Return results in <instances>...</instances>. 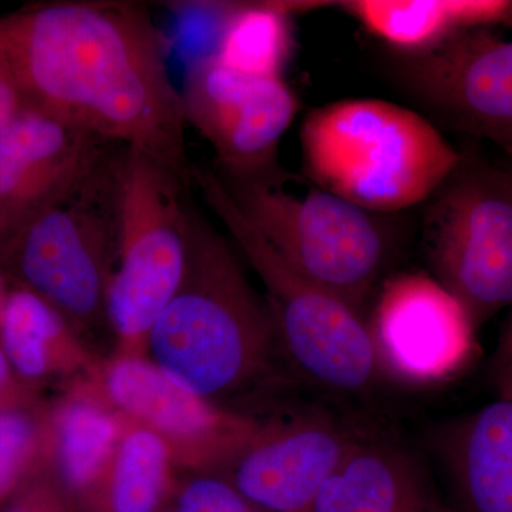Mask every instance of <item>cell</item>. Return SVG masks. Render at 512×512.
<instances>
[{
	"mask_svg": "<svg viewBox=\"0 0 512 512\" xmlns=\"http://www.w3.org/2000/svg\"><path fill=\"white\" fill-rule=\"evenodd\" d=\"M180 471L163 440L123 416L109 464L74 512H160L173 505Z\"/></svg>",
	"mask_w": 512,
	"mask_h": 512,
	"instance_id": "obj_20",
	"label": "cell"
},
{
	"mask_svg": "<svg viewBox=\"0 0 512 512\" xmlns=\"http://www.w3.org/2000/svg\"><path fill=\"white\" fill-rule=\"evenodd\" d=\"M25 110L18 80L0 42V134Z\"/></svg>",
	"mask_w": 512,
	"mask_h": 512,
	"instance_id": "obj_27",
	"label": "cell"
},
{
	"mask_svg": "<svg viewBox=\"0 0 512 512\" xmlns=\"http://www.w3.org/2000/svg\"><path fill=\"white\" fill-rule=\"evenodd\" d=\"M160 512H177V511H175V508L173 507V505H170V507L164 508V510L160 511Z\"/></svg>",
	"mask_w": 512,
	"mask_h": 512,
	"instance_id": "obj_31",
	"label": "cell"
},
{
	"mask_svg": "<svg viewBox=\"0 0 512 512\" xmlns=\"http://www.w3.org/2000/svg\"><path fill=\"white\" fill-rule=\"evenodd\" d=\"M147 356L201 399L242 414L292 380L264 295L192 205L183 281L151 328Z\"/></svg>",
	"mask_w": 512,
	"mask_h": 512,
	"instance_id": "obj_2",
	"label": "cell"
},
{
	"mask_svg": "<svg viewBox=\"0 0 512 512\" xmlns=\"http://www.w3.org/2000/svg\"><path fill=\"white\" fill-rule=\"evenodd\" d=\"M192 184L264 285L286 372L335 397H359L386 382L365 316L293 271L238 210L218 174L192 165Z\"/></svg>",
	"mask_w": 512,
	"mask_h": 512,
	"instance_id": "obj_4",
	"label": "cell"
},
{
	"mask_svg": "<svg viewBox=\"0 0 512 512\" xmlns=\"http://www.w3.org/2000/svg\"><path fill=\"white\" fill-rule=\"evenodd\" d=\"M301 147L313 185L376 214L430 200L461 160L429 120L379 99L312 110L302 123Z\"/></svg>",
	"mask_w": 512,
	"mask_h": 512,
	"instance_id": "obj_3",
	"label": "cell"
},
{
	"mask_svg": "<svg viewBox=\"0 0 512 512\" xmlns=\"http://www.w3.org/2000/svg\"><path fill=\"white\" fill-rule=\"evenodd\" d=\"M191 184L131 148L116 158L117 262L107 293L114 355L147 356L148 335L183 281Z\"/></svg>",
	"mask_w": 512,
	"mask_h": 512,
	"instance_id": "obj_6",
	"label": "cell"
},
{
	"mask_svg": "<svg viewBox=\"0 0 512 512\" xmlns=\"http://www.w3.org/2000/svg\"><path fill=\"white\" fill-rule=\"evenodd\" d=\"M218 177L241 214L293 271L366 318L397 254L379 214L316 185L293 194L278 165L249 177Z\"/></svg>",
	"mask_w": 512,
	"mask_h": 512,
	"instance_id": "obj_5",
	"label": "cell"
},
{
	"mask_svg": "<svg viewBox=\"0 0 512 512\" xmlns=\"http://www.w3.org/2000/svg\"><path fill=\"white\" fill-rule=\"evenodd\" d=\"M121 429L123 414L104 397L92 373L69 382L47 406L45 466L73 511L109 464Z\"/></svg>",
	"mask_w": 512,
	"mask_h": 512,
	"instance_id": "obj_17",
	"label": "cell"
},
{
	"mask_svg": "<svg viewBox=\"0 0 512 512\" xmlns=\"http://www.w3.org/2000/svg\"><path fill=\"white\" fill-rule=\"evenodd\" d=\"M495 28L458 33L420 57H399L394 76L414 99L467 136L512 154V39Z\"/></svg>",
	"mask_w": 512,
	"mask_h": 512,
	"instance_id": "obj_12",
	"label": "cell"
},
{
	"mask_svg": "<svg viewBox=\"0 0 512 512\" xmlns=\"http://www.w3.org/2000/svg\"><path fill=\"white\" fill-rule=\"evenodd\" d=\"M0 512H74L62 485L43 466L0 505Z\"/></svg>",
	"mask_w": 512,
	"mask_h": 512,
	"instance_id": "obj_24",
	"label": "cell"
},
{
	"mask_svg": "<svg viewBox=\"0 0 512 512\" xmlns=\"http://www.w3.org/2000/svg\"><path fill=\"white\" fill-rule=\"evenodd\" d=\"M426 446L454 512H512L511 400L434 424Z\"/></svg>",
	"mask_w": 512,
	"mask_h": 512,
	"instance_id": "obj_15",
	"label": "cell"
},
{
	"mask_svg": "<svg viewBox=\"0 0 512 512\" xmlns=\"http://www.w3.org/2000/svg\"><path fill=\"white\" fill-rule=\"evenodd\" d=\"M25 109L121 144L192 185L185 117L160 30L133 2H55L0 18Z\"/></svg>",
	"mask_w": 512,
	"mask_h": 512,
	"instance_id": "obj_1",
	"label": "cell"
},
{
	"mask_svg": "<svg viewBox=\"0 0 512 512\" xmlns=\"http://www.w3.org/2000/svg\"><path fill=\"white\" fill-rule=\"evenodd\" d=\"M488 377L497 399L511 400L512 402V306L508 309L497 348L490 360Z\"/></svg>",
	"mask_w": 512,
	"mask_h": 512,
	"instance_id": "obj_25",
	"label": "cell"
},
{
	"mask_svg": "<svg viewBox=\"0 0 512 512\" xmlns=\"http://www.w3.org/2000/svg\"><path fill=\"white\" fill-rule=\"evenodd\" d=\"M183 474L178 477L173 500L177 512H271L218 471Z\"/></svg>",
	"mask_w": 512,
	"mask_h": 512,
	"instance_id": "obj_23",
	"label": "cell"
},
{
	"mask_svg": "<svg viewBox=\"0 0 512 512\" xmlns=\"http://www.w3.org/2000/svg\"><path fill=\"white\" fill-rule=\"evenodd\" d=\"M39 403H42L39 392L16 376L0 346V414Z\"/></svg>",
	"mask_w": 512,
	"mask_h": 512,
	"instance_id": "obj_26",
	"label": "cell"
},
{
	"mask_svg": "<svg viewBox=\"0 0 512 512\" xmlns=\"http://www.w3.org/2000/svg\"><path fill=\"white\" fill-rule=\"evenodd\" d=\"M6 239H8V237H6L5 232H3L2 228H0V252H2V248L3 245H5Z\"/></svg>",
	"mask_w": 512,
	"mask_h": 512,
	"instance_id": "obj_29",
	"label": "cell"
},
{
	"mask_svg": "<svg viewBox=\"0 0 512 512\" xmlns=\"http://www.w3.org/2000/svg\"><path fill=\"white\" fill-rule=\"evenodd\" d=\"M106 141L25 109L0 134V228L6 237L69 200L106 167Z\"/></svg>",
	"mask_w": 512,
	"mask_h": 512,
	"instance_id": "obj_14",
	"label": "cell"
},
{
	"mask_svg": "<svg viewBox=\"0 0 512 512\" xmlns=\"http://www.w3.org/2000/svg\"><path fill=\"white\" fill-rule=\"evenodd\" d=\"M322 2H259L228 5L214 55L249 76L282 79L295 47L293 16Z\"/></svg>",
	"mask_w": 512,
	"mask_h": 512,
	"instance_id": "obj_21",
	"label": "cell"
},
{
	"mask_svg": "<svg viewBox=\"0 0 512 512\" xmlns=\"http://www.w3.org/2000/svg\"><path fill=\"white\" fill-rule=\"evenodd\" d=\"M0 346L16 376L37 392L53 380L90 375L100 362L56 309L23 288L6 295Z\"/></svg>",
	"mask_w": 512,
	"mask_h": 512,
	"instance_id": "obj_19",
	"label": "cell"
},
{
	"mask_svg": "<svg viewBox=\"0 0 512 512\" xmlns=\"http://www.w3.org/2000/svg\"><path fill=\"white\" fill-rule=\"evenodd\" d=\"M500 164L503 165L505 170L508 171L512 175V154H508V156H503L501 158Z\"/></svg>",
	"mask_w": 512,
	"mask_h": 512,
	"instance_id": "obj_28",
	"label": "cell"
},
{
	"mask_svg": "<svg viewBox=\"0 0 512 512\" xmlns=\"http://www.w3.org/2000/svg\"><path fill=\"white\" fill-rule=\"evenodd\" d=\"M309 512L454 511L419 451L365 430Z\"/></svg>",
	"mask_w": 512,
	"mask_h": 512,
	"instance_id": "obj_16",
	"label": "cell"
},
{
	"mask_svg": "<svg viewBox=\"0 0 512 512\" xmlns=\"http://www.w3.org/2000/svg\"><path fill=\"white\" fill-rule=\"evenodd\" d=\"M92 375L117 412L164 441L180 473L224 470L255 429L256 416L201 399L148 356L113 353Z\"/></svg>",
	"mask_w": 512,
	"mask_h": 512,
	"instance_id": "obj_9",
	"label": "cell"
},
{
	"mask_svg": "<svg viewBox=\"0 0 512 512\" xmlns=\"http://www.w3.org/2000/svg\"><path fill=\"white\" fill-rule=\"evenodd\" d=\"M116 158L69 200L16 229L0 252L19 288L49 303L84 342L107 325L119 242Z\"/></svg>",
	"mask_w": 512,
	"mask_h": 512,
	"instance_id": "obj_7",
	"label": "cell"
},
{
	"mask_svg": "<svg viewBox=\"0 0 512 512\" xmlns=\"http://www.w3.org/2000/svg\"><path fill=\"white\" fill-rule=\"evenodd\" d=\"M365 430L326 410L256 416L255 429L224 474L271 512H309Z\"/></svg>",
	"mask_w": 512,
	"mask_h": 512,
	"instance_id": "obj_13",
	"label": "cell"
},
{
	"mask_svg": "<svg viewBox=\"0 0 512 512\" xmlns=\"http://www.w3.org/2000/svg\"><path fill=\"white\" fill-rule=\"evenodd\" d=\"M366 322L384 380L402 386L446 383L467 369L476 353V329L431 275H390Z\"/></svg>",
	"mask_w": 512,
	"mask_h": 512,
	"instance_id": "obj_10",
	"label": "cell"
},
{
	"mask_svg": "<svg viewBox=\"0 0 512 512\" xmlns=\"http://www.w3.org/2000/svg\"><path fill=\"white\" fill-rule=\"evenodd\" d=\"M370 35L400 57H420L458 33L512 23V2L503 0H350L338 3Z\"/></svg>",
	"mask_w": 512,
	"mask_h": 512,
	"instance_id": "obj_18",
	"label": "cell"
},
{
	"mask_svg": "<svg viewBox=\"0 0 512 512\" xmlns=\"http://www.w3.org/2000/svg\"><path fill=\"white\" fill-rule=\"evenodd\" d=\"M185 123L214 148L222 177H249L276 167V153L299 109L284 79L249 76L214 53L195 60L185 77Z\"/></svg>",
	"mask_w": 512,
	"mask_h": 512,
	"instance_id": "obj_11",
	"label": "cell"
},
{
	"mask_svg": "<svg viewBox=\"0 0 512 512\" xmlns=\"http://www.w3.org/2000/svg\"><path fill=\"white\" fill-rule=\"evenodd\" d=\"M421 251L473 328L512 306V175L473 153L430 198Z\"/></svg>",
	"mask_w": 512,
	"mask_h": 512,
	"instance_id": "obj_8",
	"label": "cell"
},
{
	"mask_svg": "<svg viewBox=\"0 0 512 512\" xmlns=\"http://www.w3.org/2000/svg\"><path fill=\"white\" fill-rule=\"evenodd\" d=\"M6 295H3L2 289H0V313H2L3 303H5Z\"/></svg>",
	"mask_w": 512,
	"mask_h": 512,
	"instance_id": "obj_30",
	"label": "cell"
},
{
	"mask_svg": "<svg viewBox=\"0 0 512 512\" xmlns=\"http://www.w3.org/2000/svg\"><path fill=\"white\" fill-rule=\"evenodd\" d=\"M47 403L0 414V505L45 466Z\"/></svg>",
	"mask_w": 512,
	"mask_h": 512,
	"instance_id": "obj_22",
	"label": "cell"
}]
</instances>
